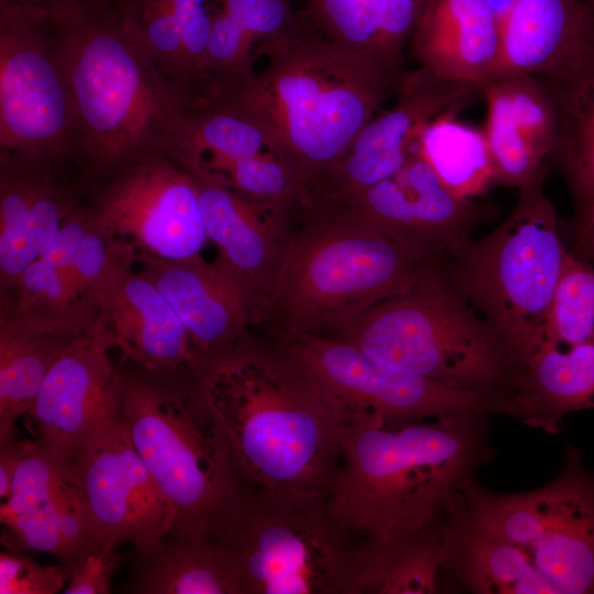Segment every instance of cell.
<instances>
[{
  "label": "cell",
  "instance_id": "obj_5",
  "mask_svg": "<svg viewBox=\"0 0 594 594\" xmlns=\"http://www.w3.org/2000/svg\"><path fill=\"white\" fill-rule=\"evenodd\" d=\"M268 326L275 338L330 334L407 294L425 265L341 209L301 205Z\"/></svg>",
  "mask_w": 594,
  "mask_h": 594
},
{
  "label": "cell",
  "instance_id": "obj_9",
  "mask_svg": "<svg viewBox=\"0 0 594 594\" xmlns=\"http://www.w3.org/2000/svg\"><path fill=\"white\" fill-rule=\"evenodd\" d=\"M323 493L244 483L209 530L231 558L242 594H350L358 547Z\"/></svg>",
  "mask_w": 594,
  "mask_h": 594
},
{
  "label": "cell",
  "instance_id": "obj_35",
  "mask_svg": "<svg viewBox=\"0 0 594 594\" xmlns=\"http://www.w3.org/2000/svg\"><path fill=\"white\" fill-rule=\"evenodd\" d=\"M441 524L395 548L360 544L350 594L436 593L441 569Z\"/></svg>",
  "mask_w": 594,
  "mask_h": 594
},
{
  "label": "cell",
  "instance_id": "obj_11",
  "mask_svg": "<svg viewBox=\"0 0 594 594\" xmlns=\"http://www.w3.org/2000/svg\"><path fill=\"white\" fill-rule=\"evenodd\" d=\"M343 408L346 418L381 422L481 413L503 415V396L451 387L382 363L333 337L275 338Z\"/></svg>",
  "mask_w": 594,
  "mask_h": 594
},
{
  "label": "cell",
  "instance_id": "obj_27",
  "mask_svg": "<svg viewBox=\"0 0 594 594\" xmlns=\"http://www.w3.org/2000/svg\"><path fill=\"white\" fill-rule=\"evenodd\" d=\"M594 409V343L547 342L520 369L506 392L504 415L556 435L571 413Z\"/></svg>",
  "mask_w": 594,
  "mask_h": 594
},
{
  "label": "cell",
  "instance_id": "obj_4",
  "mask_svg": "<svg viewBox=\"0 0 594 594\" xmlns=\"http://www.w3.org/2000/svg\"><path fill=\"white\" fill-rule=\"evenodd\" d=\"M48 11L77 111V154L113 173L148 154L175 155L188 108L109 0Z\"/></svg>",
  "mask_w": 594,
  "mask_h": 594
},
{
  "label": "cell",
  "instance_id": "obj_45",
  "mask_svg": "<svg viewBox=\"0 0 594 594\" xmlns=\"http://www.w3.org/2000/svg\"><path fill=\"white\" fill-rule=\"evenodd\" d=\"M593 10H594V2L592 3Z\"/></svg>",
  "mask_w": 594,
  "mask_h": 594
},
{
  "label": "cell",
  "instance_id": "obj_44",
  "mask_svg": "<svg viewBox=\"0 0 594 594\" xmlns=\"http://www.w3.org/2000/svg\"><path fill=\"white\" fill-rule=\"evenodd\" d=\"M588 1H590L591 3H593V2H594V0H588Z\"/></svg>",
  "mask_w": 594,
  "mask_h": 594
},
{
  "label": "cell",
  "instance_id": "obj_29",
  "mask_svg": "<svg viewBox=\"0 0 594 594\" xmlns=\"http://www.w3.org/2000/svg\"><path fill=\"white\" fill-rule=\"evenodd\" d=\"M207 75L218 95L244 86L271 44L296 22L292 0H210Z\"/></svg>",
  "mask_w": 594,
  "mask_h": 594
},
{
  "label": "cell",
  "instance_id": "obj_43",
  "mask_svg": "<svg viewBox=\"0 0 594 594\" xmlns=\"http://www.w3.org/2000/svg\"><path fill=\"white\" fill-rule=\"evenodd\" d=\"M428 1H429V0H419L420 4H421V7H422V10H424V8L426 7V4H427Z\"/></svg>",
  "mask_w": 594,
  "mask_h": 594
},
{
  "label": "cell",
  "instance_id": "obj_34",
  "mask_svg": "<svg viewBox=\"0 0 594 594\" xmlns=\"http://www.w3.org/2000/svg\"><path fill=\"white\" fill-rule=\"evenodd\" d=\"M447 113L430 122L418 144V154L454 195L472 198L493 187V163L483 129Z\"/></svg>",
  "mask_w": 594,
  "mask_h": 594
},
{
  "label": "cell",
  "instance_id": "obj_32",
  "mask_svg": "<svg viewBox=\"0 0 594 594\" xmlns=\"http://www.w3.org/2000/svg\"><path fill=\"white\" fill-rule=\"evenodd\" d=\"M538 77L557 112L552 164L570 190L574 213L581 212L594 206V53L566 70Z\"/></svg>",
  "mask_w": 594,
  "mask_h": 594
},
{
  "label": "cell",
  "instance_id": "obj_26",
  "mask_svg": "<svg viewBox=\"0 0 594 594\" xmlns=\"http://www.w3.org/2000/svg\"><path fill=\"white\" fill-rule=\"evenodd\" d=\"M92 322L1 311L0 442L14 436L16 420L32 409L53 365Z\"/></svg>",
  "mask_w": 594,
  "mask_h": 594
},
{
  "label": "cell",
  "instance_id": "obj_28",
  "mask_svg": "<svg viewBox=\"0 0 594 594\" xmlns=\"http://www.w3.org/2000/svg\"><path fill=\"white\" fill-rule=\"evenodd\" d=\"M441 569L474 594H558L525 550L473 520L462 493L441 524Z\"/></svg>",
  "mask_w": 594,
  "mask_h": 594
},
{
  "label": "cell",
  "instance_id": "obj_8",
  "mask_svg": "<svg viewBox=\"0 0 594 594\" xmlns=\"http://www.w3.org/2000/svg\"><path fill=\"white\" fill-rule=\"evenodd\" d=\"M123 424L169 508L172 532L209 534L244 482L197 377H123Z\"/></svg>",
  "mask_w": 594,
  "mask_h": 594
},
{
  "label": "cell",
  "instance_id": "obj_30",
  "mask_svg": "<svg viewBox=\"0 0 594 594\" xmlns=\"http://www.w3.org/2000/svg\"><path fill=\"white\" fill-rule=\"evenodd\" d=\"M315 29L344 47L375 55L398 76L404 48L422 12L419 0H305Z\"/></svg>",
  "mask_w": 594,
  "mask_h": 594
},
{
  "label": "cell",
  "instance_id": "obj_2",
  "mask_svg": "<svg viewBox=\"0 0 594 594\" xmlns=\"http://www.w3.org/2000/svg\"><path fill=\"white\" fill-rule=\"evenodd\" d=\"M197 380L246 485L324 494L346 415L304 365L251 338Z\"/></svg>",
  "mask_w": 594,
  "mask_h": 594
},
{
  "label": "cell",
  "instance_id": "obj_15",
  "mask_svg": "<svg viewBox=\"0 0 594 594\" xmlns=\"http://www.w3.org/2000/svg\"><path fill=\"white\" fill-rule=\"evenodd\" d=\"M194 174L213 264L235 286L250 326L268 324L299 209L252 200L212 175Z\"/></svg>",
  "mask_w": 594,
  "mask_h": 594
},
{
  "label": "cell",
  "instance_id": "obj_6",
  "mask_svg": "<svg viewBox=\"0 0 594 594\" xmlns=\"http://www.w3.org/2000/svg\"><path fill=\"white\" fill-rule=\"evenodd\" d=\"M549 170L518 190L512 212L436 265L496 331L517 370L548 341L554 294L569 249L543 191Z\"/></svg>",
  "mask_w": 594,
  "mask_h": 594
},
{
  "label": "cell",
  "instance_id": "obj_18",
  "mask_svg": "<svg viewBox=\"0 0 594 594\" xmlns=\"http://www.w3.org/2000/svg\"><path fill=\"white\" fill-rule=\"evenodd\" d=\"M0 519L11 551L44 552L64 565L103 546L92 532L70 459L37 440L14 474Z\"/></svg>",
  "mask_w": 594,
  "mask_h": 594
},
{
  "label": "cell",
  "instance_id": "obj_14",
  "mask_svg": "<svg viewBox=\"0 0 594 594\" xmlns=\"http://www.w3.org/2000/svg\"><path fill=\"white\" fill-rule=\"evenodd\" d=\"M424 264H437L472 238L499 207L451 193L418 154L393 175L336 205Z\"/></svg>",
  "mask_w": 594,
  "mask_h": 594
},
{
  "label": "cell",
  "instance_id": "obj_41",
  "mask_svg": "<svg viewBox=\"0 0 594 594\" xmlns=\"http://www.w3.org/2000/svg\"><path fill=\"white\" fill-rule=\"evenodd\" d=\"M36 440L15 437L0 442V497L4 501L11 491L14 474L24 457L35 447Z\"/></svg>",
  "mask_w": 594,
  "mask_h": 594
},
{
  "label": "cell",
  "instance_id": "obj_20",
  "mask_svg": "<svg viewBox=\"0 0 594 594\" xmlns=\"http://www.w3.org/2000/svg\"><path fill=\"white\" fill-rule=\"evenodd\" d=\"M534 529L528 551L558 594L594 593V473L569 446L550 483L524 492Z\"/></svg>",
  "mask_w": 594,
  "mask_h": 594
},
{
  "label": "cell",
  "instance_id": "obj_16",
  "mask_svg": "<svg viewBox=\"0 0 594 594\" xmlns=\"http://www.w3.org/2000/svg\"><path fill=\"white\" fill-rule=\"evenodd\" d=\"M75 482L96 539L130 542L146 553L172 532L169 508L123 420L70 458Z\"/></svg>",
  "mask_w": 594,
  "mask_h": 594
},
{
  "label": "cell",
  "instance_id": "obj_33",
  "mask_svg": "<svg viewBox=\"0 0 594 594\" xmlns=\"http://www.w3.org/2000/svg\"><path fill=\"white\" fill-rule=\"evenodd\" d=\"M109 3L123 29L153 61L189 111L213 99L191 56L172 0H109Z\"/></svg>",
  "mask_w": 594,
  "mask_h": 594
},
{
  "label": "cell",
  "instance_id": "obj_13",
  "mask_svg": "<svg viewBox=\"0 0 594 594\" xmlns=\"http://www.w3.org/2000/svg\"><path fill=\"white\" fill-rule=\"evenodd\" d=\"M483 97L481 87L441 78L418 67L405 70L396 101L378 112L344 154L305 193L307 204H340L402 168L418 151L427 125L440 116L459 113Z\"/></svg>",
  "mask_w": 594,
  "mask_h": 594
},
{
  "label": "cell",
  "instance_id": "obj_3",
  "mask_svg": "<svg viewBox=\"0 0 594 594\" xmlns=\"http://www.w3.org/2000/svg\"><path fill=\"white\" fill-rule=\"evenodd\" d=\"M264 58L251 81L220 96L264 123L305 190L344 154L403 76L373 54L332 42L304 12Z\"/></svg>",
  "mask_w": 594,
  "mask_h": 594
},
{
  "label": "cell",
  "instance_id": "obj_12",
  "mask_svg": "<svg viewBox=\"0 0 594 594\" xmlns=\"http://www.w3.org/2000/svg\"><path fill=\"white\" fill-rule=\"evenodd\" d=\"M88 217L96 230L136 255L189 258L200 254L208 239L194 174L167 153L118 169Z\"/></svg>",
  "mask_w": 594,
  "mask_h": 594
},
{
  "label": "cell",
  "instance_id": "obj_42",
  "mask_svg": "<svg viewBox=\"0 0 594 594\" xmlns=\"http://www.w3.org/2000/svg\"><path fill=\"white\" fill-rule=\"evenodd\" d=\"M88 1L90 0H0V2L38 8L44 10L73 7Z\"/></svg>",
  "mask_w": 594,
  "mask_h": 594
},
{
  "label": "cell",
  "instance_id": "obj_7",
  "mask_svg": "<svg viewBox=\"0 0 594 594\" xmlns=\"http://www.w3.org/2000/svg\"><path fill=\"white\" fill-rule=\"evenodd\" d=\"M322 336L402 371L504 398L517 371L496 331L436 264L425 265L407 294L378 302Z\"/></svg>",
  "mask_w": 594,
  "mask_h": 594
},
{
  "label": "cell",
  "instance_id": "obj_40",
  "mask_svg": "<svg viewBox=\"0 0 594 594\" xmlns=\"http://www.w3.org/2000/svg\"><path fill=\"white\" fill-rule=\"evenodd\" d=\"M565 228L570 253L576 258L594 262V206L574 213Z\"/></svg>",
  "mask_w": 594,
  "mask_h": 594
},
{
  "label": "cell",
  "instance_id": "obj_17",
  "mask_svg": "<svg viewBox=\"0 0 594 594\" xmlns=\"http://www.w3.org/2000/svg\"><path fill=\"white\" fill-rule=\"evenodd\" d=\"M135 252L112 242V255L95 292L91 332L122 358L155 374L187 366L196 376L199 364L189 336L175 311L139 271Z\"/></svg>",
  "mask_w": 594,
  "mask_h": 594
},
{
  "label": "cell",
  "instance_id": "obj_39",
  "mask_svg": "<svg viewBox=\"0 0 594 594\" xmlns=\"http://www.w3.org/2000/svg\"><path fill=\"white\" fill-rule=\"evenodd\" d=\"M120 558L117 547L103 544L77 561L67 564L66 594H107Z\"/></svg>",
  "mask_w": 594,
  "mask_h": 594
},
{
  "label": "cell",
  "instance_id": "obj_1",
  "mask_svg": "<svg viewBox=\"0 0 594 594\" xmlns=\"http://www.w3.org/2000/svg\"><path fill=\"white\" fill-rule=\"evenodd\" d=\"M486 414L381 422L349 418L324 492L329 510L363 544L391 549L439 526L452 501L496 457Z\"/></svg>",
  "mask_w": 594,
  "mask_h": 594
},
{
  "label": "cell",
  "instance_id": "obj_10",
  "mask_svg": "<svg viewBox=\"0 0 594 594\" xmlns=\"http://www.w3.org/2000/svg\"><path fill=\"white\" fill-rule=\"evenodd\" d=\"M79 124L48 10L0 2V154L63 161Z\"/></svg>",
  "mask_w": 594,
  "mask_h": 594
},
{
  "label": "cell",
  "instance_id": "obj_23",
  "mask_svg": "<svg viewBox=\"0 0 594 594\" xmlns=\"http://www.w3.org/2000/svg\"><path fill=\"white\" fill-rule=\"evenodd\" d=\"M135 261L185 327L199 364L196 377L251 339L241 297L213 263L200 254L184 260L140 254Z\"/></svg>",
  "mask_w": 594,
  "mask_h": 594
},
{
  "label": "cell",
  "instance_id": "obj_22",
  "mask_svg": "<svg viewBox=\"0 0 594 594\" xmlns=\"http://www.w3.org/2000/svg\"><path fill=\"white\" fill-rule=\"evenodd\" d=\"M483 97L493 187L519 190L552 164L558 121L551 92L538 76L521 74L491 80Z\"/></svg>",
  "mask_w": 594,
  "mask_h": 594
},
{
  "label": "cell",
  "instance_id": "obj_25",
  "mask_svg": "<svg viewBox=\"0 0 594 594\" xmlns=\"http://www.w3.org/2000/svg\"><path fill=\"white\" fill-rule=\"evenodd\" d=\"M408 44L418 67L482 90L501 58L499 24L488 0H429Z\"/></svg>",
  "mask_w": 594,
  "mask_h": 594
},
{
  "label": "cell",
  "instance_id": "obj_21",
  "mask_svg": "<svg viewBox=\"0 0 594 594\" xmlns=\"http://www.w3.org/2000/svg\"><path fill=\"white\" fill-rule=\"evenodd\" d=\"M58 161L0 154V279L14 288L63 222L81 206Z\"/></svg>",
  "mask_w": 594,
  "mask_h": 594
},
{
  "label": "cell",
  "instance_id": "obj_31",
  "mask_svg": "<svg viewBox=\"0 0 594 594\" xmlns=\"http://www.w3.org/2000/svg\"><path fill=\"white\" fill-rule=\"evenodd\" d=\"M138 558L134 593L242 594L231 558L209 534L172 532Z\"/></svg>",
  "mask_w": 594,
  "mask_h": 594
},
{
  "label": "cell",
  "instance_id": "obj_37",
  "mask_svg": "<svg viewBox=\"0 0 594 594\" xmlns=\"http://www.w3.org/2000/svg\"><path fill=\"white\" fill-rule=\"evenodd\" d=\"M112 255V241L91 223L67 267V276L75 301L96 315L95 292L103 277Z\"/></svg>",
  "mask_w": 594,
  "mask_h": 594
},
{
  "label": "cell",
  "instance_id": "obj_38",
  "mask_svg": "<svg viewBox=\"0 0 594 594\" xmlns=\"http://www.w3.org/2000/svg\"><path fill=\"white\" fill-rule=\"evenodd\" d=\"M67 578L64 564L44 566L20 551L0 553V594H55Z\"/></svg>",
  "mask_w": 594,
  "mask_h": 594
},
{
  "label": "cell",
  "instance_id": "obj_24",
  "mask_svg": "<svg viewBox=\"0 0 594 594\" xmlns=\"http://www.w3.org/2000/svg\"><path fill=\"white\" fill-rule=\"evenodd\" d=\"M497 20L501 58L493 79L560 73L594 53L588 0H510Z\"/></svg>",
  "mask_w": 594,
  "mask_h": 594
},
{
  "label": "cell",
  "instance_id": "obj_19",
  "mask_svg": "<svg viewBox=\"0 0 594 594\" xmlns=\"http://www.w3.org/2000/svg\"><path fill=\"white\" fill-rule=\"evenodd\" d=\"M91 329L61 355L28 414L37 441L70 459L123 420V377Z\"/></svg>",
  "mask_w": 594,
  "mask_h": 594
},
{
  "label": "cell",
  "instance_id": "obj_36",
  "mask_svg": "<svg viewBox=\"0 0 594 594\" xmlns=\"http://www.w3.org/2000/svg\"><path fill=\"white\" fill-rule=\"evenodd\" d=\"M547 342L594 343V262L576 258L570 251L554 294Z\"/></svg>",
  "mask_w": 594,
  "mask_h": 594
}]
</instances>
